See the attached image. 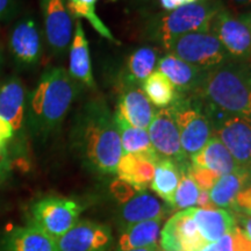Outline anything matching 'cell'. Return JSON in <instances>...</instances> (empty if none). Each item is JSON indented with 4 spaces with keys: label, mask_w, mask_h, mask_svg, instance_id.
Masks as SVG:
<instances>
[{
    "label": "cell",
    "mask_w": 251,
    "mask_h": 251,
    "mask_svg": "<svg viewBox=\"0 0 251 251\" xmlns=\"http://www.w3.org/2000/svg\"><path fill=\"white\" fill-rule=\"evenodd\" d=\"M72 148L94 172L115 175L124 151L107 103L93 99L84 103L74 119L70 133Z\"/></svg>",
    "instance_id": "cell-1"
},
{
    "label": "cell",
    "mask_w": 251,
    "mask_h": 251,
    "mask_svg": "<svg viewBox=\"0 0 251 251\" xmlns=\"http://www.w3.org/2000/svg\"><path fill=\"white\" fill-rule=\"evenodd\" d=\"M78 85L62 67H50L27 96V130L46 140L56 133L76 99Z\"/></svg>",
    "instance_id": "cell-2"
},
{
    "label": "cell",
    "mask_w": 251,
    "mask_h": 251,
    "mask_svg": "<svg viewBox=\"0 0 251 251\" xmlns=\"http://www.w3.org/2000/svg\"><path fill=\"white\" fill-rule=\"evenodd\" d=\"M194 94L213 108L251 121V64L230 59L208 69Z\"/></svg>",
    "instance_id": "cell-3"
},
{
    "label": "cell",
    "mask_w": 251,
    "mask_h": 251,
    "mask_svg": "<svg viewBox=\"0 0 251 251\" xmlns=\"http://www.w3.org/2000/svg\"><path fill=\"white\" fill-rule=\"evenodd\" d=\"M222 7L225 6L221 0H198L152 18L149 31L166 48L176 37L209 29L213 19Z\"/></svg>",
    "instance_id": "cell-4"
},
{
    "label": "cell",
    "mask_w": 251,
    "mask_h": 251,
    "mask_svg": "<svg viewBox=\"0 0 251 251\" xmlns=\"http://www.w3.org/2000/svg\"><path fill=\"white\" fill-rule=\"evenodd\" d=\"M169 107L179 130L181 149L188 159L199 152L213 136L205 103L197 94L178 93Z\"/></svg>",
    "instance_id": "cell-5"
},
{
    "label": "cell",
    "mask_w": 251,
    "mask_h": 251,
    "mask_svg": "<svg viewBox=\"0 0 251 251\" xmlns=\"http://www.w3.org/2000/svg\"><path fill=\"white\" fill-rule=\"evenodd\" d=\"M165 49L169 54L202 70L219 67L231 59L211 29L176 37Z\"/></svg>",
    "instance_id": "cell-6"
},
{
    "label": "cell",
    "mask_w": 251,
    "mask_h": 251,
    "mask_svg": "<svg viewBox=\"0 0 251 251\" xmlns=\"http://www.w3.org/2000/svg\"><path fill=\"white\" fill-rule=\"evenodd\" d=\"M83 206L76 200L46 197L30 206L29 224L57 240L79 221Z\"/></svg>",
    "instance_id": "cell-7"
},
{
    "label": "cell",
    "mask_w": 251,
    "mask_h": 251,
    "mask_svg": "<svg viewBox=\"0 0 251 251\" xmlns=\"http://www.w3.org/2000/svg\"><path fill=\"white\" fill-rule=\"evenodd\" d=\"M213 136L218 137L240 168L251 165V121L208 107Z\"/></svg>",
    "instance_id": "cell-8"
},
{
    "label": "cell",
    "mask_w": 251,
    "mask_h": 251,
    "mask_svg": "<svg viewBox=\"0 0 251 251\" xmlns=\"http://www.w3.org/2000/svg\"><path fill=\"white\" fill-rule=\"evenodd\" d=\"M147 130L153 150L161 158L170 159L180 169L190 165L181 149L179 130L170 107L157 109Z\"/></svg>",
    "instance_id": "cell-9"
},
{
    "label": "cell",
    "mask_w": 251,
    "mask_h": 251,
    "mask_svg": "<svg viewBox=\"0 0 251 251\" xmlns=\"http://www.w3.org/2000/svg\"><path fill=\"white\" fill-rule=\"evenodd\" d=\"M209 29L215 34L231 59L247 61L251 57V29L230 9H220Z\"/></svg>",
    "instance_id": "cell-10"
},
{
    "label": "cell",
    "mask_w": 251,
    "mask_h": 251,
    "mask_svg": "<svg viewBox=\"0 0 251 251\" xmlns=\"http://www.w3.org/2000/svg\"><path fill=\"white\" fill-rule=\"evenodd\" d=\"M46 40L51 52L62 56L70 47L74 35V18L68 0H40Z\"/></svg>",
    "instance_id": "cell-11"
},
{
    "label": "cell",
    "mask_w": 251,
    "mask_h": 251,
    "mask_svg": "<svg viewBox=\"0 0 251 251\" xmlns=\"http://www.w3.org/2000/svg\"><path fill=\"white\" fill-rule=\"evenodd\" d=\"M159 241L162 251H199L209 244L194 222L192 208L172 215L162 227Z\"/></svg>",
    "instance_id": "cell-12"
},
{
    "label": "cell",
    "mask_w": 251,
    "mask_h": 251,
    "mask_svg": "<svg viewBox=\"0 0 251 251\" xmlns=\"http://www.w3.org/2000/svg\"><path fill=\"white\" fill-rule=\"evenodd\" d=\"M8 48L18 68L29 69L39 64L42 55V40L39 25L30 17L15 24L8 37Z\"/></svg>",
    "instance_id": "cell-13"
},
{
    "label": "cell",
    "mask_w": 251,
    "mask_h": 251,
    "mask_svg": "<svg viewBox=\"0 0 251 251\" xmlns=\"http://www.w3.org/2000/svg\"><path fill=\"white\" fill-rule=\"evenodd\" d=\"M27 96L23 80L12 76L0 84V118L11 126L13 140L23 139L27 130Z\"/></svg>",
    "instance_id": "cell-14"
},
{
    "label": "cell",
    "mask_w": 251,
    "mask_h": 251,
    "mask_svg": "<svg viewBox=\"0 0 251 251\" xmlns=\"http://www.w3.org/2000/svg\"><path fill=\"white\" fill-rule=\"evenodd\" d=\"M112 241V230L108 226L79 220L56 242L59 251H107Z\"/></svg>",
    "instance_id": "cell-15"
},
{
    "label": "cell",
    "mask_w": 251,
    "mask_h": 251,
    "mask_svg": "<svg viewBox=\"0 0 251 251\" xmlns=\"http://www.w3.org/2000/svg\"><path fill=\"white\" fill-rule=\"evenodd\" d=\"M115 113L134 127L148 129L156 111L142 87L140 85H125Z\"/></svg>",
    "instance_id": "cell-16"
},
{
    "label": "cell",
    "mask_w": 251,
    "mask_h": 251,
    "mask_svg": "<svg viewBox=\"0 0 251 251\" xmlns=\"http://www.w3.org/2000/svg\"><path fill=\"white\" fill-rule=\"evenodd\" d=\"M69 75L77 84L90 89L96 87L91 65L89 41L79 19H76L74 35L69 50Z\"/></svg>",
    "instance_id": "cell-17"
},
{
    "label": "cell",
    "mask_w": 251,
    "mask_h": 251,
    "mask_svg": "<svg viewBox=\"0 0 251 251\" xmlns=\"http://www.w3.org/2000/svg\"><path fill=\"white\" fill-rule=\"evenodd\" d=\"M156 70L164 75L174 84L177 92L181 94L196 93L206 71L193 67L171 54L158 59Z\"/></svg>",
    "instance_id": "cell-18"
},
{
    "label": "cell",
    "mask_w": 251,
    "mask_h": 251,
    "mask_svg": "<svg viewBox=\"0 0 251 251\" xmlns=\"http://www.w3.org/2000/svg\"><path fill=\"white\" fill-rule=\"evenodd\" d=\"M1 251H59L54 237L27 225L8 230L0 240Z\"/></svg>",
    "instance_id": "cell-19"
},
{
    "label": "cell",
    "mask_w": 251,
    "mask_h": 251,
    "mask_svg": "<svg viewBox=\"0 0 251 251\" xmlns=\"http://www.w3.org/2000/svg\"><path fill=\"white\" fill-rule=\"evenodd\" d=\"M159 158V156L124 153L115 175H118L119 179L130 185L136 192L146 191L151 185L156 163Z\"/></svg>",
    "instance_id": "cell-20"
},
{
    "label": "cell",
    "mask_w": 251,
    "mask_h": 251,
    "mask_svg": "<svg viewBox=\"0 0 251 251\" xmlns=\"http://www.w3.org/2000/svg\"><path fill=\"white\" fill-rule=\"evenodd\" d=\"M192 216L207 243L216 242L226 234L231 233L237 226L235 216L224 208L206 209L192 207Z\"/></svg>",
    "instance_id": "cell-21"
},
{
    "label": "cell",
    "mask_w": 251,
    "mask_h": 251,
    "mask_svg": "<svg viewBox=\"0 0 251 251\" xmlns=\"http://www.w3.org/2000/svg\"><path fill=\"white\" fill-rule=\"evenodd\" d=\"M191 165L208 169L215 174L224 176L241 170L231 153L218 137L212 136L205 147L190 158Z\"/></svg>",
    "instance_id": "cell-22"
},
{
    "label": "cell",
    "mask_w": 251,
    "mask_h": 251,
    "mask_svg": "<svg viewBox=\"0 0 251 251\" xmlns=\"http://www.w3.org/2000/svg\"><path fill=\"white\" fill-rule=\"evenodd\" d=\"M164 212V206L158 198L147 191H139L129 200L124 202L120 216L122 224L126 227L136 222L163 219Z\"/></svg>",
    "instance_id": "cell-23"
},
{
    "label": "cell",
    "mask_w": 251,
    "mask_h": 251,
    "mask_svg": "<svg viewBox=\"0 0 251 251\" xmlns=\"http://www.w3.org/2000/svg\"><path fill=\"white\" fill-rule=\"evenodd\" d=\"M163 219L149 220L126 226L118 242V251L148 248L158 244Z\"/></svg>",
    "instance_id": "cell-24"
},
{
    "label": "cell",
    "mask_w": 251,
    "mask_h": 251,
    "mask_svg": "<svg viewBox=\"0 0 251 251\" xmlns=\"http://www.w3.org/2000/svg\"><path fill=\"white\" fill-rule=\"evenodd\" d=\"M250 183L246 169L221 176L209 191L212 202L219 208H234L238 193Z\"/></svg>",
    "instance_id": "cell-25"
},
{
    "label": "cell",
    "mask_w": 251,
    "mask_h": 251,
    "mask_svg": "<svg viewBox=\"0 0 251 251\" xmlns=\"http://www.w3.org/2000/svg\"><path fill=\"white\" fill-rule=\"evenodd\" d=\"M114 120L115 124H117L119 135H120L124 153L158 156L155 150H153L151 142H150L148 130L141 129V128L129 125L121 115L117 114L115 112Z\"/></svg>",
    "instance_id": "cell-26"
},
{
    "label": "cell",
    "mask_w": 251,
    "mask_h": 251,
    "mask_svg": "<svg viewBox=\"0 0 251 251\" xmlns=\"http://www.w3.org/2000/svg\"><path fill=\"white\" fill-rule=\"evenodd\" d=\"M180 176L181 169L175 162L170 159L159 158V161L156 163L155 175L150 188L166 203L172 206Z\"/></svg>",
    "instance_id": "cell-27"
},
{
    "label": "cell",
    "mask_w": 251,
    "mask_h": 251,
    "mask_svg": "<svg viewBox=\"0 0 251 251\" xmlns=\"http://www.w3.org/2000/svg\"><path fill=\"white\" fill-rule=\"evenodd\" d=\"M158 63L157 49L142 47L135 50L127 61L125 85H141L153 71Z\"/></svg>",
    "instance_id": "cell-28"
},
{
    "label": "cell",
    "mask_w": 251,
    "mask_h": 251,
    "mask_svg": "<svg viewBox=\"0 0 251 251\" xmlns=\"http://www.w3.org/2000/svg\"><path fill=\"white\" fill-rule=\"evenodd\" d=\"M142 90L152 105L159 108L169 107L178 96L174 84L157 70L143 81Z\"/></svg>",
    "instance_id": "cell-29"
},
{
    "label": "cell",
    "mask_w": 251,
    "mask_h": 251,
    "mask_svg": "<svg viewBox=\"0 0 251 251\" xmlns=\"http://www.w3.org/2000/svg\"><path fill=\"white\" fill-rule=\"evenodd\" d=\"M188 166L187 168L181 169L180 180L174 197V203H172V206L176 207L178 211H183V209L196 207L198 197H199L200 193V188L198 187V185L194 183L191 176L188 175Z\"/></svg>",
    "instance_id": "cell-30"
},
{
    "label": "cell",
    "mask_w": 251,
    "mask_h": 251,
    "mask_svg": "<svg viewBox=\"0 0 251 251\" xmlns=\"http://www.w3.org/2000/svg\"><path fill=\"white\" fill-rule=\"evenodd\" d=\"M68 8L72 18L79 19V20L81 18L86 19L91 26L94 28V30H96L100 36L105 37V39L111 41V42L119 45V41L113 36L111 30L106 27V25L103 24L102 21L100 20L98 15H97L96 5H86L81 4V2L70 1V0H68Z\"/></svg>",
    "instance_id": "cell-31"
},
{
    "label": "cell",
    "mask_w": 251,
    "mask_h": 251,
    "mask_svg": "<svg viewBox=\"0 0 251 251\" xmlns=\"http://www.w3.org/2000/svg\"><path fill=\"white\" fill-rule=\"evenodd\" d=\"M188 175L191 176V178L194 180V183L198 185V187L200 188V191H211V188L214 186V184L218 181V179L221 176L215 174L208 169L203 168H198V166L191 165L187 169Z\"/></svg>",
    "instance_id": "cell-32"
},
{
    "label": "cell",
    "mask_w": 251,
    "mask_h": 251,
    "mask_svg": "<svg viewBox=\"0 0 251 251\" xmlns=\"http://www.w3.org/2000/svg\"><path fill=\"white\" fill-rule=\"evenodd\" d=\"M234 209L243 213L244 215L251 216V181L238 193L235 200Z\"/></svg>",
    "instance_id": "cell-33"
},
{
    "label": "cell",
    "mask_w": 251,
    "mask_h": 251,
    "mask_svg": "<svg viewBox=\"0 0 251 251\" xmlns=\"http://www.w3.org/2000/svg\"><path fill=\"white\" fill-rule=\"evenodd\" d=\"M231 235H233L234 251H251V241L242 228L236 226L231 231Z\"/></svg>",
    "instance_id": "cell-34"
},
{
    "label": "cell",
    "mask_w": 251,
    "mask_h": 251,
    "mask_svg": "<svg viewBox=\"0 0 251 251\" xmlns=\"http://www.w3.org/2000/svg\"><path fill=\"white\" fill-rule=\"evenodd\" d=\"M112 191L113 193H114V196L122 202H126L127 200H129L130 198L136 193L130 185H128L127 183H125V181H122L120 179H118L117 181L113 183Z\"/></svg>",
    "instance_id": "cell-35"
},
{
    "label": "cell",
    "mask_w": 251,
    "mask_h": 251,
    "mask_svg": "<svg viewBox=\"0 0 251 251\" xmlns=\"http://www.w3.org/2000/svg\"><path fill=\"white\" fill-rule=\"evenodd\" d=\"M11 170V157L8 146H0V185L7 179Z\"/></svg>",
    "instance_id": "cell-36"
},
{
    "label": "cell",
    "mask_w": 251,
    "mask_h": 251,
    "mask_svg": "<svg viewBox=\"0 0 251 251\" xmlns=\"http://www.w3.org/2000/svg\"><path fill=\"white\" fill-rule=\"evenodd\" d=\"M18 12V0H0V23L9 21Z\"/></svg>",
    "instance_id": "cell-37"
},
{
    "label": "cell",
    "mask_w": 251,
    "mask_h": 251,
    "mask_svg": "<svg viewBox=\"0 0 251 251\" xmlns=\"http://www.w3.org/2000/svg\"><path fill=\"white\" fill-rule=\"evenodd\" d=\"M221 1L225 7L230 9L233 13L235 12L241 13V12L251 9V0H221Z\"/></svg>",
    "instance_id": "cell-38"
},
{
    "label": "cell",
    "mask_w": 251,
    "mask_h": 251,
    "mask_svg": "<svg viewBox=\"0 0 251 251\" xmlns=\"http://www.w3.org/2000/svg\"><path fill=\"white\" fill-rule=\"evenodd\" d=\"M13 141V130L4 119L0 118V146H8Z\"/></svg>",
    "instance_id": "cell-39"
},
{
    "label": "cell",
    "mask_w": 251,
    "mask_h": 251,
    "mask_svg": "<svg viewBox=\"0 0 251 251\" xmlns=\"http://www.w3.org/2000/svg\"><path fill=\"white\" fill-rule=\"evenodd\" d=\"M158 1L163 9H164L165 12H169L172 11V9L181 7V6L192 4V2H196L198 0H158Z\"/></svg>",
    "instance_id": "cell-40"
},
{
    "label": "cell",
    "mask_w": 251,
    "mask_h": 251,
    "mask_svg": "<svg viewBox=\"0 0 251 251\" xmlns=\"http://www.w3.org/2000/svg\"><path fill=\"white\" fill-rule=\"evenodd\" d=\"M196 207H198V208H206V209L218 208V207L212 202L208 191H200Z\"/></svg>",
    "instance_id": "cell-41"
},
{
    "label": "cell",
    "mask_w": 251,
    "mask_h": 251,
    "mask_svg": "<svg viewBox=\"0 0 251 251\" xmlns=\"http://www.w3.org/2000/svg\"><path fill=\"white\" fill-rule=\"evenodd\" d=\"M214 244L219 251H234L233 235H231V233L226 234L225 236H222L216 242H214Z\"/></svg>",
    "instance_id": "cell-42"
},
{
    "label": "cell",
    "mask_w": 251,
    "mask_h": 251,
    "mask_svg": "<svg viewBox=\"0 0 251 251\" xmlns=\"http://www.w3.org/2000/svg\"><path fill=\"white\" fill-rule=\"evenodd\" d=\"M241 224H242L243 231L246 233L247 236L249 237V240L251 241V216H248V215L241 216Z\"/></svg>",
    "instance_id": "cell-43"
},
{
    "label": "cell",
    "mask_w": 251,
    "mask_h": 251,
    "mask_svg": "<svg viewBox=\"0 0 251 251\" xmlns=\"http://www.w3.org/2000/svg\"><path fill=\"white\" fill-rule=\"evenodd\" d=\"M236 15H237L238 19H240L241 21H243V23L246 24L247 26L251 29V9H248V11L241 12V13H238Z\"/></svg>",
    "instance_id": "cell-44"
},
{
    "label": "cell",
    "mask_w": 251,
    "mask_h": 251,
    "mask_svg": "<svg viewBox=\"0 0 251 251\" xmlns=\"http://www.w3.org/2000/svg\"><path fill=\"white\" fill-rule=\"evenodd\" d=\"M127 251H162L159 244H155V246L148 247V248H141V249H134V250H127Z\"/></svg>",
    "instance_id": "cell-45"
},
{
    "label": "cell",
    "mask_w": 251,
    "mask_h": 251,
    "mask_svg": "<svg viewBox=\"0 0 251 251\" xmlns=\"http://www.w3.org/2000/svg\"><path fill=\"white\" fill-rule=\"evenodd\" d=\"M4 63H5V56H4V49L2 47L0 46V74H1L2 67H4Z\"/></svg>",
    "instance_id": "cell-46"
},
{
    "label": "cell",
    "mask_w": 251,
    "mask_h": 251,
    "mask_svg": "<svg viewBox=\"0 0 251 251\" xmlns=\"http://www.w3.org/2000/svg\"><path fill=\"white\" fill-rule=\"evenodd\" d=\"M199 251H219V250L216 249L214 243H209V244H207V246L203 247L202 249L199 250Z\"/></svg>",
    "instance_id": "cell-47"
},
{
    "label": "cell",
    "mask_w": 251,
    "mask_h": 251,
    "mask_svg": "<svg viewBox=\"0 0 251 251\" xmlns=\"http://www.w3.org/2000/svg\"><path fill=\"white\" fill-rule=\"evenodd\" d=\"M70 1H77V2H81V4H86V5H96L98 0H70Z\"/></svg>",
    "instance_id": "cell-48"
},
{
    "label": "cell",
    "mask_w": 251,
    "mask_h": 251,
    "mask_svg": "<svg viewBox=\"0 0 251 251\" xmlns=\"http://www.w3.org/2000/svg\"><path fill=\"white\" fill-rule=\"evenodd\" d=\"M246 170H247V172H248V176H249V178H250V181H251V165L248 166V168L246 169Z\"/></svg>",
    "instance_id": "cell-49"
}]
</instances>
